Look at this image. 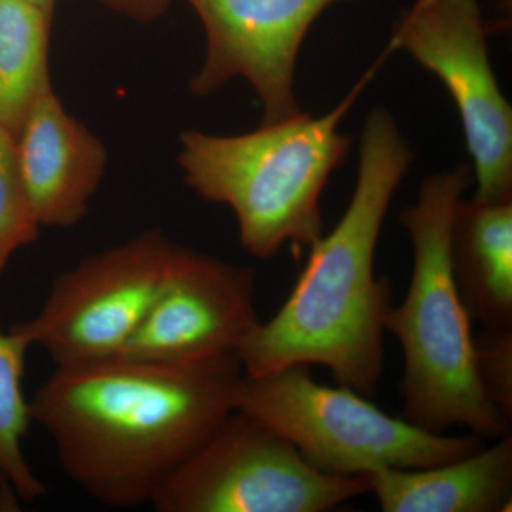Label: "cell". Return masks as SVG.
<instances>
[{"label": "cell", "mask_w": 512, "mask_h": 512, "mask_svg": "<svg viewBox=\"0 0 512 512\" xmlns=\"http://www.w3.org/2000/svg\"><path fill=\"white\" fill-rule=\"evenodd\" d=\"M454 282L474 322L512 328V201H458L450 229Z\"/></svg>", "instance_id": "13"}, {"label": "cell", "mask_w": 512, "mask_h": 512, "mask_svg": "<svg viewBox=\"0 0 512 512\" xmlns=\"http://www.w3.org/2000/svg\"><path fill=\"white\" fill-rule=\"evenodd\" d=\"M473 181L467 164L430 175L400 214L412 241L413 271L406 298L387 315L386 332L402 346L403 419L430 433L461 426L494 441L510 433L511 424L478 384L473 319L450 262L454 210Z\"/></svg>", "instance_id": "3"}, {"label": "cell", "mask_w": 512, "mask_h": 512, "mask_svg": "<svg viewBox=\"0 0 512 512\" xmlns=\"http://www.w3.org/2000/svg\"><path fill=\"white\" fill-rule=\"evenodd\" d=\"M369 476L311 466L264 421L235 409L158 491V512H325L369 494Z\"/></svg>", "instance_id": "6"}, {"label": "cell", "mask_w": 512, "mask_h": 512, "mask_svg": "<svg viewBox=\"0 0 512 512\" xmlns=\"http://www.w3.org/2000/svg\"><path fill=\"white\" fill-rule=\"evenodd\" d=\"M235 409L279 431L311 466L330 476L440 466L488 443L473 433L446 436L420 429L348 386L316 382L306 365L264 375L242 373Z\"/></svg>", "instance_id": "5"}, {"label": "cell", "mask_w": 512, "mask_h": 512, "mask_svg": "<svg viewBox=\"0 0 512 512\" xmlns=\"http://www.w3.org/2000/svg\"><path fill=\"white\" fill-rule=\"evenodd\" d=\"M397 50L433 73L456 104L473 160V200L512 201V109L491 66L478 0H416L384 52Z\"/></svg>", "instance_id": "7"}, {"label": "cell", "mask_w": 512, "mask_h": 512, "mask_svg": "<svg viewBox=\"0 0 512 512\" xmlns=\"http://www.w3.org/2000/svg\"><path fill=\"white\" fill-rule=\"evenodd\" d=\"M384 512H505L512 501V436L440 466L370 474Z\"/></svg>", "instance_id": "12"}, {"label": "cell", "mask_w": 512, "mask_h": 512, "mask_svg": "<svg viewBox=\"0 0 512 512\" xmlns=\"http://www.w3.org/2000/svg\"><path fill=\"white\" fill-rule=\"evenodd\" d=\"M40 228L20 178L13 136L0 128V279L12 256L39 238Z\"/></svg>", "instance_id": "16"}, {"label": "cell", "mask_w": 512, "mask_h": 512, "mask_svg": "<svg viewBox=\"0 0 512 512\" xmlns=\"http://www.w3.org/2000/svg\"><path fill=\"white\" fill-rule=\"evenodd\" d=\"M25 2L32 3V5L37 6V8L46 10V12L52 13L53 15L59 0H25Z\"/></svg>", "instance_id": "19"}, {"label": "cell", "mask_w": 512, "mask_h": 512, "mask_svg": "<svg viewBox=\"0 0 512 512\" xmlns=\"http://www.w3.org/2000/svg\"><path fill=\"white\" fill-rule=\"evenodd\" d=\"M30 348L16 330H0V498L9 505L16 500L32 503L46 494L23 453V440L33 421L22 387Z\"/></svg>", "instance_id": "15"}, {"label": "cell", "mask_w": 512, "mask_h": 512, "mask_svg": "<svg viewBox=\"0 0 512 512\" xmlns=\"http://www.w3.org/2000/svg\"><path fill=\"white\" fill-rule=\"evenodd\" d=\"M384 59L383 53L323 116L301 111L241 136L181 134L178 163L185 184L205 201L234 211L239 241L249 254L269 259L285 245L311 248L322 237L320 197L352 147L340 123Z\"/></svg>", "instance_id": "4"}, {"label": "cell", "mask_w": 512, "mask_h": 512, "mask_svg": "<svg viewBox=\"0 0 512 512\" xmlns=\"http://www.w3.org/2000/svg\"><path fill=\"white\" fill-rule=\"evenodd\" d=\"M163 232L84 258L57 276L35 318L10 326L56 367L119 356L150 311L174 249Z\"/></svg>", "instance_id": "8"}, {"label": "cell", "mask_w": 512, "mask_h": 512, "mask_svg": "<svg viewBox=\"0 0 512 512\" xmlns=\"http://www.w3.org/2000/svg\"><path fill=\"white\" fill-rule=\"evenodd\" d=\"M117 12L141 22H148L163 15L170 0H99Z\"/></svg>", "instance_id": "18"}, {"label": "cell", "mask_w": 512, "mask_h": 512, "mask_svg": "<svg viewBox=\"0 0 512 512\" xmlns=\"http://www.w3.org/2000/svg\"><path fill=\"white\" fill-rule=\"evenodd\" d=\"M474 366L485 399L512 420V328L484 329L474 336Z\"/></svg>", "instance_id": "17"}, {"label": "cell", "mask_w": 512, "mask_h": 512, "mask_svg": "<svg viewBox=\"0 0 512 512\" xmlns=\"http://www.w3.org/2000/svg\"><path fill=\"white\" fill-rule=\"evenodd\" d=\"M52 16L25 0H0V128L13 137L36 101L52 89Z\"/></svg>", "instance_id": "14"}, {"label": "cell", "mask_w": 512, "mask_h": 512, "mask_svg": "<svg viewBox=\"0 0 512 512\" xmlns=\"http://www.w3.org/2000/svg\"><path fill=\"white\" fill-rule=\"evenodd\" d=\"M414 160L386 109L367 114L355 191L338 225L312 245L288 299L256 323L238 349L247 375L319 365L335 382L375 396L384 370V333L393 306L389 278H377V242L394 194Z\"/></svg>", "instance_id": "2"}, {"label": "cell", "mask_w": 512, "mask_h": 512, "mask_svg": "<svg viewBox=\"0 0 512 512\" xmlns=\"http://www.w3.org/2000/svg\"><path fill=\"white\" fill-rule=\"evenodd\" d=\"M237 353L183 363L111 357L56 367L30 410L66 476L97 503L151 504L235 410Z\"/></svg>", "instance_id": "1"}, {"label": "cell", "mask_w": 512, "mask_h": 512, "mask_svg": "<svg viewBox=\"0 0 512 512\" xmlns=\"http://www.w3.org/2000/svg\"><path fill=\"white\" fill-rule=\"evenodd\" d=\"M255 285L254 269L175 244L153 305L119 356L183 363L238 355L261 322Z\"/></svg>", "instance_id": "9"}, {"label": "cell", "mask_w": 512, "mask_h": 512, "mask_svg": "<svg viewBox=\"0 0 512 512\" xmlns=\"http://www.w3.org/2000/svg\"><path fill=\"white\" fill-rule=\"evenodd\" d=\"M207 35V55L191 80L192 93L208 96L244 77L261 100L262 124L301 113L295 96L299 52L316 20L353 0H187Z\"/></svg>", "instance_id": "10"}, {"label": "cell", "mask_w": 512, "mask_h": 512, "mask_svg": "<svg viewBox=\"0 0 512 512\" xmlns=\"http://www.w3.org/2000/svg\"><path fill=\"white\" fill-rule=\"evenodd\" d=\"M16 164L42 227L79 224L99 188L106 148L50 89L13 137Z\"/></svg>", "instance_id": "11"}]
</instances>
